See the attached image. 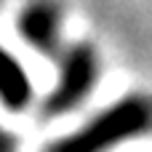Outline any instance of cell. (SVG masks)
Listing matches in <instances>:
<instances>
[{
	"label": "cell",
	"instance_id": "cell-1",
	"mask_svg": "<svg viewBox=\"0 0 152 152\" xmlns=\"http://www.w3.org/2000/svg\"><path fill=\"white\" fill-rule=\"evenodd\" d=\"M150 107L144 96H128L118 104L99 112L91 123H86L72 136L53 142L45 152H107L118 147L120 142L139 136L147 131Z\"/></svg>",
	"mask_w": 152,
	"mask_h": 152
},
{
	"label": "cell",
	"instance_id": "cell-2",
	"mask_svg": "<svg viewBox=\"0 0 152 152\" xmlns=\"http://www.w3.org/2000/svg\"><path fill=\"white\" fill-rule=\"evenodd\" d=\"M99 77V59L96 51L88 43H77L69 45L61 53V64H59V80L56 88L48 94L45 99V110L48 115H64L69 110H75L96 86Z\"/></svg>",
	"mask_w": 152,
	"mask_h": 152
},
{
	"label": "cell",
	"instance_id": "cell-3",
	"mask_svg": "<svg viewBox=\"0 0 152 152\" xmlns=\"http://www.w3.org/2000/svg\"><path fill=\"white\" fill-rule=\"evenodd\" d=\"M19 35L40 53L59 51V27H61V5L56 0H32L19 13Z\"/></svg>",
	"mask_w": 152,
	"mask_h": 152
},
{
	"label": "cell",
	"instance_id": "cell-4",
	"mask_svg": "<svg viewBox=\"0 0 152 152\" xmlns=\"http://www.w3.org/2000/svg\"><path fill=\"white\" fill-rule=\"evenodd\" d=\"M0 102L8 110H24L32 102V83L19 59L0 45Z\"/></svg>",
	"mask_w": 152,
	"mask_h": 152
},
{
	"label": "cell",
	"instance_id": "cell-5",
	"mask_svg": "<svg viewBox=\"0 0 152 152\" xmlns=\"http://www.w3.org/2000/svg\"><path fill=\"white\" fill-rule=\"evenodd\" d=\"M0 152H16V136L5 128H0Z\"/></svg>",
	"mask_w": 152,
	"mask_h": 152
}]
</instances>
